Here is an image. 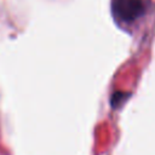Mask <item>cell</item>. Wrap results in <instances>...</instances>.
Instances as JSON below:
<instances>
[{
  "label": "cell",
  "mask_w": 155,
  "mask_h": 155,
  "mask_svg": "<svg viewBox=\"0 0 155 155\" xmlns=\"http://www.w3.org/2000/svg\"><path fill=\"white\" fill-rule=\"evenodd\" d=\"M130 97V93H125V92H115L113 96H111V98H110V104H111V107L114 108V109H116V108H119L127 98Z\"/></svg>",
  "instance_id": "2"
},
{
  "label": "cell",
  "mask_w": 155,
  "mask_h": 155,
  "mask_svg": "<svg viewBox=\"0 0 155 155\" xmlns=\"http://www.w3.org/2000/svg\"><path fill=\"white\" fill-rule=\"evenodd\" d=\"M111 10L116 19L131 23L144 15L145 6L143 0H113Z\"/></svg>",
  "instance_id": "1"
}]
</instances>
